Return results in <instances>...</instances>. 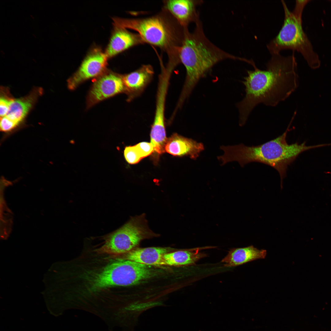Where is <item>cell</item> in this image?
<instances>
[{"instance_id": "6da1fadb", "label": "cell", "mask_w": 331, "mask_h": 331, "mask_svg": "<svg viewBox=\"0 0 331 331\" xmlns=\"http://www.w3.org/2000/svg\"><path fill=\"white\" fill-rule=\"evenodd\" d=\"M265 70L256 67L247 70L242 83L245 94L236 104L239 113V124L243 126L251 112L258 105L274 107L285 101L296 90L299 84L297 63L294 52L285 56L280 53L271 55Z\"/></svg>"}, {"instance_id": "7a4b0ae2", "label": "cell", "mask_w": 331, "mask_h": 331, "mask_svg": "<svg viewBox=\"0 0 331 331\" xmlns=\"http://www.w3.org/2000/svg\"><path fill=\"white\" fill-rule=\"evenodd\" d=\"M295 115L294 114L285 131L276 138L256 146H247L243 144L232 146H222L224 153L218 157L222 165L233 161L238 162L243 167L251 162H258L268 165L279 173L282 188L283 179L286 176L288 166L301 153L306 151L324 146V144L308 146L306 142L289 144L286 137Z\"/></svg>"}, {"instance_id": "3957f363", "label": "cell", "mask_w": 331, "mask_h": 331, "mask_svg": "<svg viewBox=\"0 0 331 331\" xmlns=\"http://www.w3.org/2000/svg\"><path fill=\"white\" fill-rule=\"evenodd\" d=\"M194 31L186 29L179 51L180 62L185 66L186 76L177 102L184 104L200 79L216 64L226 59L245 62V58L236 56L223 51L211 42L205 35L200 19Z\"/></svg>"}, {"instance_id": "277c9868", "label": "cell", "mask_w": 331, "mask_h": 331, "mask_svg": "<svg viewBox=\"0 0 331 331\" xmlns=\"http://www.w3.org/2000/svg\"><path fill=\"white\" fill-rule=\"evenodd\" d=\"M101 254V265H77L79 268H76V283L73 289L76 295L88 297L135 285L139 281L140 271L135 262L103 253V263Z\"/></svg>"}, {"instance_id": "5b68a950", "label": "cell", "mask_w": 331, "mask_h": 331, "mask_svg": "<svg viewBox=\"0 0 331 331\" xmlns=\"http://www.w3.org/2000/svg\"><path fill=\"white\" fill-rule=\"evenodd\" d=\"M112 20L115 26L137 32L144 42L159 47L169 53H178L184 37V28L173 29L159 16L143 18L115 17Z\"/></svg>"}, {"instance_id": "8992f818", "label": "cell", "mask_w": 331, "mask_h": 331, "mask_svg": "<svg viewBox=\"0 0 331 331\" xmlns=\"http://www.w3.org/2000/svg\"><path fill=\"white\" fill-rule=\"evenodd\" d=\"M284 11L283 24L278 33L267 44L271 55L280 53L283 50L291 49L300 53L311 68H319L321 62L318 54L304 32L302 19L295 16L281 0Z\"/></svg>"}, {"instance_id": "52a82bcc", "label": "cell", "mask_w": 331, "mask_h": 331, "mask_svg": "<svg viewBox=\"0 0 331 331\" xmlns=\"http://www.w3.org/2000/svg\"><path fill=\"white\" fill-rule=\"evenodd\" d=\"M159 235L148 227L144 213L131 217L116 230L101 237L99 253L115 256L126 254L137 248L143 240Z\"/></svg>"}, {"instance_id": "ba28073f", "label": "cell", "mask_w": 331, "mask_h": 331, "mask_svg": "<svg viewBox=\"0 0 331 331\" xmlns=\"http://www.w3.org/2000/svg\"><path fill=\"white\" fill-rule=\"evenodd\" d=\"M108 58L105 52L98 47L89 52L78 70L68 81L70 89L75 88L82 82L101 74L105 70Z\"/></svg>"}, {"instance_id": "9c48e42d", "label": "cell", "mask_w": 331, "mask_h": 331, "mask_svg": "<svg viewBox=\"0 0 331 331\" xmlns=\"http://www.w3.org/2000/svg\"><path fill=\"white\" fill-rule=\"evenodd\" d=\"M124 91L123 76L112 73L105 74L100 77L93 85L89 94L88 105L91 106Z\"/></svg>"}, {"instance_id": "30bf717a", "label": "cell", "mask_w": 331, "mask_h": 331, "mask_svg": "<svg viewBox=\"0 0 331 331\" xmlns=\"http://www.w3.org/2000/svg\"><path fill=\"white\" fill-rule=\"evenodd\" d=\"M154 74L152 66L144 65L136 70L122 76L128 99L131 101L140 96L151 81Z\"/></svg>"}, {"instance_id": "8fae6325", "label": "cell", "mask_w": 331, "mask_h": 331, "mask_svg": "<svg viewBox=\"0 0 331 331\" xmlns=\"http://www.w3.org/2000/svg\"><path fill=\"white\" fill-rule=\"evenodd\" d=\"M202 1L196 0H170L166 1L165 7L185 29L191 22L195 23L199 19L196 7Z\"/></svg>"}, {"instance_id": "7c38bea8", "label": "cell", "mask_w": 331, "mask_h": 331, "mask_svg": "<svg viewBox=\"0 0 331 331\" xmlns=\"http://www.w3.org/2000/svg\"><path fill=\"white\" fill-rule=\"evenodd\" d=\"M204 149L202 143L177 133L167 139L165 147V151L169 154L179 157L188 156L193 160L196 159Z\"/></svg>"}, {"instance_id": "4fadbf2b", "label": "cell", "mask_w": 331, "mask_h": 331, "mask_svg": "<svg viewBox=\"0 0 331 331\" xmlns=\"http://www.w3.org/2000/svg\"><path fill=\"white\" fill-rule=\"evenodd\" d=\"M127 29L114 26L110 40L105 51L108 58L144 42L138 34L131 32Z\"/></svg>"}, {"instance_id": "5bb4252c", "label": "cell", "mask_w": 331, "mask_h": 331, "mask_svg": "<svg viewBox=\"0 0 331 331\" xmlns=\"http://www.w3.org/2000/svg\"><path fill=\"white\" fill-rule=\"evenodd\" d=\"M171 250L167 247L136 248L120 256L123 259L147 265H162L164 255Z\"/></svg>"}, {"instance_id": "9a60e30c", "label": "cell", "mask_w": 331, "mask_h": 331, "mask_svg": "<svg viewBox=\"0 0 331 331\" xmlns=\"http://www.w3.org/2000/svg\"><path fill=\"white\" fill-rule=\"evenodd\" d=\"M267 255L266 250L259 249L253 245L245 247L231 249L222 260L227 267L236 266L258 259H264Z\"/></svg>"}, {"instance_id": "2e32d148", "label": "cell", "mask_w": 331, "mask_h": 331, "mask_svg": "<svg viewBox=\"0 0 331 331\" xmlns=\"http://www.w3.org/2000/svg\"><path fill=\"white\" fill-rule=\"evenodd\" d=\"M213 248L207 246L167 253L163 257L162 265L182 266L194 264L201 259L207 256L206 253L201 252V250Z\"/></svg>"}, {"instance_id": "e0dca14e", "label": "cell", "mask_w": 331, "mask_h": 331, "mask_svg": "<svg viewBox=\"0 0 331 331\" xmlns=\"http://www.w3.org/2000/svg\"><path fill=\"white\" fill-rule=\"evenodd\" d=\"M42 91L41 88H35L27 96L13 99L6 116L19 124L34 105Z\"/></svg>"}, {"instance_id": "ac0fdd59", "label": "cell", "mask_w": 331, "mask_h": 331, "mask_svg": "<svg viewBox=\"0 0 331 331\" xmlns=\"http://www.w3.org/2000/svg\"><path fill=\"white\" fill-rule=\"evenodd\" d=\"M124 155L126 161L130 164L137 163L142 159L135 145L126 147Z\"/></svg>"}, {"instance_id": "d6986e66", "label": "cell", "mask_w": 331, "mask_h": 331, "mask_svg": "<svg viewBox=\"0 0 331 331\" xmlns=\"http://www.w3.org/2000/svg\"><path fill=\"white\" fill-rule=\"evenodd\" d=\"M6 90L2 89L1 91V97L0 98V115L1 117L6 116L8 111L10 105L13 100L10 97L8 92L6 93Z\"/></svg>"}, {"instance_id": "ffe728a7", "label": "cell", "mask_w": 331, "mask_h": 331, "mask_svg": "<svg viewBox=\"0 0 331 331\" xmlns=\"http://www.w3.org/2000/svg\"><path fill=\"white\" fill-rule=\"evenodd\" d=\"M135 146L142 159L148 156L154 152V147L151 143L141 142Z\"/></svg>"}, {"instance_id": "44dd1931", "label": "cell", "mask_w": 331, "mask_h": 331, "mask_svg": "<svg viewBox=\"0 0 331 331\" xmlns=\"http://www.w3.org/2000/svg\"><path fill=\"white\" fill-rule=\"evenodd\" d=\"M19 124L12 120L6 116L0 118L1 130L4 132L10 131L17 126Z\"/></svg>"}, {"instance_id": "7402d4cb", "label": "cell", "mask_w": 331, "mask_h": 331, "mask_svg": "<svg viewBox=\"0 0 331 331\" xmlns=\"http://www.w3.org/2000/svg\"><path fill=\"white\" fill-rule=\"evenodd\" d=\"M309 0H296L294 8L292 11L296 17L302 19V13L305 6L310 1Z\"/></svg>"}]
</instances>
